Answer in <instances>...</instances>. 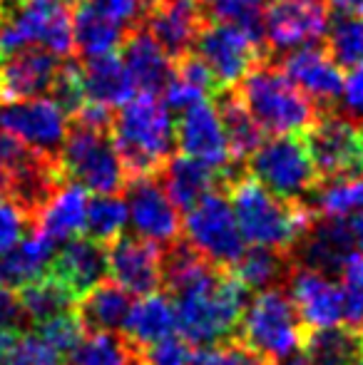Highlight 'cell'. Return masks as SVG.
Returning <instances> with one entry per match:
<instances>
[{"label": "cell", "mask_w": 363, "mask_h": 365, "mask_svg": "<svg viewBox=\"0 0 363 365\" xmlns=\"http://www.w3.org/2000/svg\"><path fill=\"white\" fill-rule=\"evenodd\" d=\"M229 204L247 244L286 256H291L296 244L316 221L314 209L276 197L252 174L229 179Z\"/></svg>", "instance_id": "obj_1"}, {"label": "cell", "mask_w": 363, "mask_h": 365, "mask_svg": "<svg viewBox=\"0 0 363 365\" xmlns=\"http://www.w3.org/2000/svg\"><path fill=\"white\" fill-rule=\"evenodd\" d=\"M110 137L130 179L157 174L177 147L170 107L155 95H137L125 102L112 115Z\"/></svg>", "instance_id": "obj_2"}, {"label": "cell", "mask_w": 363, "mask_h": 365, "mask_svg": "<svg viewBox=\"0 0 363 365\" xmlns=\"http://www.w3.org/2000/svg\"><path fill=\"white\" fill-rule=\"evenodd\" d=\"M237 95L259 127L276 137L306 135L321 115L316 102L281 73L279 65L269 63V58L249 70L237 85Z\"/></svg>", "instance_id": "obj_3"}, {"label": "cell", "mask_w": 363, "mask_h": 365, "mask_svg": "<svg viewBox=\"0 0 363 365\" xmlns=\"http://www.w3.org/2000/svg\"><path fill=\"white\" fill-rule=\"evenodd\" d=\"M58 164L63 179L78 182L95 194H117L130 182L110 137V127H92L73 120L58 152Z\"/></svg>", "instance_id": "obj_4"}, {"label": "cell", "mask_w": 363, "mask_h": 365, "mask_svg": "<svg viewBox=\"0 0 363 365\" xmlns=\"http://www.w3.org/2000/svg\"><path fill=\"white\" fill-rule=\"evenodd\" d=\"M239 328L244 346L252 348L267 363L299 353L306 338V326L301 323L291 298L279 286L257 293V298L244 308Z\"/></svg>", "instance_id": "obj_5"}, {"label": "cell", "mask_w": 363, "mask_h": 365, "mask_svg": "<svg viewBox=\"0 0 363 365\" xmlns=\"http://www.w3.org/2000/svg\"><path fill=\"white\" fill-rule=\"evenodd\" d=\"M249 174L286 202H301L321 182L306 142L296 135H281L262 142L249 157Z\"/></svg>", "instance_id": "obj_6"}, {"label": "cell", "mask_w": 363, "mask_h": 365, "mask_svg": "<svg viewBox=\"0 0 363 365\" xmlns=\"http://www.w3.org/2000/svg\"><path fill=\"white\" fill-rule=\"evenodd\" d=\"M63 182L58 157L35 152L13 135L0 130V194L23 204L30 214L48 202Z\"/></svg>", "instance_id": "obj_7"}, {"label": "cell", "mask_w": 363, "mask_h": 365, "mask_svg": "<svg viewBox=\"0 0 363 365\" xmlns=\"http://www.w3.org/2000/svg\"><path fill=\"white\" fill-rule=\"evenodd\" d=\"M192 48L194 55H199L202 63L209 68L217 90L237 87L249 70L269 58L267 43L249 35L247 30L234 28V25L207 23V20L199 28Z\"/></svg>", "instance_id": "obj_8"}, {"label": "cell", "mask_w": 363, "mask_h": 365, "mask_svg": "<svg viewBox=\"0 0 363 365\" xmlns=\"http://www.w3.org/2000/svg\"><path fill=\"white\" fill-rule=\"evenodd\" d=\"M184 241L197 254L212 261L219 269H229L247 249L237 217L227 197L212 192L187 209V219L182 224Z\"/></svg>", "instance_id": "obj_9"}, {"label": "cell", "mask_w": 363, "mask_h": 365, "mask_svg": "<svg viewBox=\"0 0 363 365\" xmlns=\"http://www.w3.org/2000/svg\"><path fill=\"white\" fill-rule=\"evenodd\" d=\"M304 142L321 179L363 177V125L359 122L324 110Z\"/></svg>", "instance_id": "obj_10"}, {"label": "cell", "mask_w": 363, "mask_h": 365, "mask_svg": "<svg viewBox=\"0 0 363 365\" xmlns=\"http://www.w3.org/2000/svg\"><path fill=\"white\" fill-rule=\"evenodd\" d=\"M70 117L58 100L28 97V100L0 102V130L13 135L35 152L58 157L68 135Z\"/></svg>", "instance_id": "obj_11"}, {"label": "cell", "mask_w": 363, "mask_h": 365, "mask_svg": "<svg viewBox=\"0 0 363 365\" xmlns=\"http://www.w3.org/2000/svg\"><path fill=\"white\" fill-rule=\"evenodd\" d=\"M125 189H127V199H125L127 221L137 231V236H142L147 241H155L162 249H167V246L177 244L182 239L180 209L167 197L157 174L132 177L125 184Z\"/></svg>", "instance_id": "obj_12"}, {"label": "cell", "mask_w": 363, "mask_h": 365, "mask_svg": "<svg viewBox=\"0 0 363 365\" xmlns=\"http://www.w3.org/2000/svg\"><path fill=\"white\" fill-rule=\"evenodd\" d=\"M326 0H269L264 13V43L272 50L311 45L326 35Z\"/></svg>", "instance_id": "obj_13"}, {"label": "cell", "mask_w": 363, "mask_h": 365, "mask_svg": "<svg viewBox=\"0 0 363 365\" xmlns=\"http://www.w3.org/2000/svg\"><path fill=\"white\" fill-rule=\"evenodd\" d=\"M284 284L286 296L291 298L306 328L321 331V328H334L344 323L341 286L331 276L309 269V266L291 264Z\"/></svg>", "instance_id": "obj_14"}, {"label": "cell", "mask_w": 363, "mask_h": 365, "mask_svg": "<svg viewBox=\"0 0 363 365\" xmlns=\"http://www.w3.org/2000/svg\"><path fill=\"white\" fill-rule=\"evenodd\" d=\"M165 249L142 236H117L107 249V274L130 296H147L162 286Z\"/></svg>", "instance_id": "obj_15"}, {"label": "cell", "mask_w": 363, "mask_h": 365, "mask_svg": "<svg viewBox=\"0 0 363 365\" xmlns=\"http://www.w3.org/2000/svg\"><path fill=\"white\" fill-rule=\"evenodd\" d=\"M175 142L184 157L199 159L214 169H229V147L224 137L222 117L217 105L202 100L197 105L182 110L180 120L175 125Z\"/></svg>", "instance_id": "obj_16"}, {"label": "cell", "mask_w": 363, "mask_h": 365, "mask_svg": "<svg viewBox=\"0 0 363 365\" xmlns=\"http://www.w3.org/2000/svg\"><path fill=\"white\" fill-rule=\"evenodd\" d=\"M279 70L309 100H314L316 107H321V112L329 110L341 97L344 73H341V68L329 58V53L321 45L311 43V45L294 48L279 63Z\"/></svg>", "instance_id": "obj_17"}, {"label": "cell", "mask_w": 363, "mask_h": 365, "mask_svg": "<svg viewBox=\"0 0 363 365\" xmlns=\"http://www.w3.org/2000/svg\"><path fill=\"white\" fill-rule=\"evenodd\" d=\"M63 68L58 55L45 48H25L0 60V102L50 95Z\"/></svg>", "instance_id": "obj_18"}, {"label": "cell", "mask_w": 363, "mask_h": 365, "mask_svg": "<svg viewBox=\"0 0 363 365\" xmlns=\"http://www.w3.org/2000/svg\"><path fill=\"white\" fill-rule=\"evenodd\" d=\"M48 274L58 284L68 289L70 296L78 301L92 286L100 284L107 274V249L105 244L90 236H73L63 241L60 251H55Z\"/></svg>", "instance_id": "obj_19"}, {"label": "cell", "mask_w": 363, "mask_h": 365, "mask_svg": "<svg viewBox=\"0 0 363 365\" xmlns=\"http://www.w3.org/2000/svg\"><path fill=\"white\" fill-rule=\"evenodd\" d=\"M120 50V60L125 63L127 73L135 82V90L140 95L160 97L175 75L177 60L145 28L130 30L122 40Z\"/></svg>", "instance_id": "obj_20"}, {"label": "cell", "mask_w": 363, "mask_h": 365, "mask_svg": "<svg viewBox=\"0 0 363 365\" xmlns=\"http://www.w3.org/2000/svg\"><path fill=\"white\" fill-rule=\"evenodd\" d=\"M202 25L204 15L197 0H157L145 20V30L175 60L192 53Z\"/></svg>", "instance_id": "obj_21"}, {"label": "cell", "mask_w": 363, "mask_h": 365, "mask_svg": "<svg viewBox=\"0 0 363 365\" xmlns=\"http://www.w3.org/2000/svg\"><path fill=\"white\" fill-rule=\"evenodd\" d=\"M88 202V189L80 187L78 182L63 179L48 197V202L38 209L33 219V229L48 236L55 246L63 244V241L73 239L85 229Z\"/></svg>", "instance_id": "obj_22"}, {"label": "cell", "mask_w": 363, "mask_h": 365, "mask_svg": "<svg viewBox=\"0 0 363 365\" xmlns=\"http://www.w3.org/2000/svg\"><path fill=\"white\" fill-rule=\"evenodd\" d=\"M80 85L88 105L115 110L135 97V82L120 55H102L80 65Z\"/></svg>", "instance_id": "obj_23"}, {"label": "cell", "mask_w": 363, "mask_h": 365, "mask_svg": "<svg viewBox=\"0 0 363 365\" xmlns=\"http://www.w3.org/2000/svg\"><path fill=\"white\" fill-rule=\"evenodd\" d=\"M162 172V187H165L167 197L172 199L177 209H189L204 199L207 194L217 192L219 184H224L229 177H224L222 169H214L209 164L199 162L192 157H170L165 162Z\"/></svg>", "instance_id": "obj_24"}, {"label": "cell", "mask_w": 363, "mask_h": 365, "mask_svg": "<svg viewBox=\"0 0 363 365\" xmlns=\"http://www.w3.org/2000/svg\"><path fill=\"white\" fill-rule=\"evenodd\" d=\"M55 249L58 246L48 236H43L38 229H30L18 244L0 251V284L15 291L43 279L50 269Z\"/></svg>", "instance_id": "obj_25"}, {"label": "cell", "mask_w": 363, "mask_h": 365, "mask_svg": "<svg viewBox=\"0 0 363 365\" xmlns=\"http://www.w3.org/2000/svg\"><path fill=\"white\" fill-rule=\"evenodd\" d=\"M122 331H125V338L130 341V346L135 351L137 348L145 351V348L175 336L177 311L172 298L162 296L157 291L140 296V301L130 306V313H127V321L122 326Z\"/></svg>", "instance_id": "obj_26"}, {"label": "cell", "mask_w": 363, "mask_h": 365, "mask_svg": "<svg viewBox=\"0 0 363 365\" xmlns=\"http://www.w3.org/2000/svg\"><path fill=\"white\" fill-rule=\"evenodd\" d=\"M212 97H214V105H217L219 117H222L229 157H232V162H244V159H249L257 152L267 132H264L262 127H259V122L249 115L242 97L237 95V87L217 90Z\"/></svg>", "instance_id": "obj_27"}, {"label": "cell", "mask_w": 363, "mask_h": 365, "mask_svg": "<svg viewBox=\"0 0 363 365\" xmlns=\"http://www.w3.org/2000/svg\"><path fill=\"white\" fill-rule=\"evenodd\" d=\"M127 33L130 30H125L120 23L110 20L107 15H102L100 10H95L85 0L73 13L75 53H80L85 60L102 58V55H115Z\"/></svg>", "instance_id": "obj_28"}, {"label": "cell", "mask_w": 363, "mask_h": 365, "mask_svg": "<svg viewBox=\"0 0 363 365\" xmlns=\"http://www.w3.org/2000/svg\"><path fill=\"white\" fill-rule=\"evenodd\" d=\"M78 316L85 331H117L125 326L130 313V293L115 281H100L78 298Z\"/></svg>", "instance_id": "obj_29"}, {"label": "cell", "mask_w": 363, "mask_h": 365, "mask_svg": "<svg viewBox=\"0 0 363 365\" xmlns=\"http://www.w3.org/2000/svg\"><path fill=\"white\" fill-rule=\"evenodd\" d=\"M301 348L309 365H351L363 353V336L361 331L341 323L306 333Z\"/></svg>", "instance_id": "obj_30"}, {"label": "cell", "mask_w": 363, "mask_h": 365, "mask_svg": "<svg viewBox=\"0 0 363 365\" xmlns=\"http://www.w3.org/2000/svg\"><path fill=\"white\" fill-rule=\"evenodd\" d=\"M214 90H217L214 77L207 65L202 63V58L194 53H187L175 63V75H172L170 85H167V90L162 95H165L167 107L187 110V107L214 95Z\"/></svg>", "instance_id": "obj_31"}, {"label": "cell", "mask_w": 363, "mask_h": 365, "mask_svg": "<svg viewBox=\"0 0 363 365\" xmlns=\"http://www.w3.org/2000/svg\"><path fill=\"white\" fill-rule=\"evenodd\" d=\"M291 264H294L291 256L254 246V249H244V254L229 266V271H232L234 279L247 291L249 289L264 291V289H272L279 281H284Z\"/></svg>", "instance_id": "obj_32"}, {"label": "cell", "mask_w": 363, "mask_h": 365, "mask_svg": "<svg viewBox=\"0 0 363 365\" xmlns=\"http://www.w3.org/2000/svg\"><path fill=\"white\" fill-rule=\"evenodd\" d=\"M207 23L234 25L264 43V13L269 0H197Z\"/></svg>", "instance_id": "obj_33"}, {"label": "cell", "mask_w": 363, "mask_h": 365, "mask_svg": "<svg viewBox=\"0 0 363 365\" xmlns=\"http://www.w3.org/2000/svg\"><path fill=\"white\" fill-rule=\"evenodd\" d=\"M18 301L20 308H23V316L38 326V323L48 321V318L58 316V313L70 311L75 298L70 296L63 284H58L53 276L45 274L43 279L23 286Z\"/></svg>", "instance_id": "obj_34"}, {"label": "cell", "mask_w": 363, "mask_h": 365, "mask_svg": "<svg viewBox=\"0 0 363 365\" xmlns=\"http://www.w3.org/2000/svg\"><path fill=\"white\" fill-rule=\"evenodd\" d=\"M137 351L127 338L107 331H92L68 353V365H127Z\"/></svg>", "instance_id": "obj_35"}, {"label": "cell", "mask_w": 363, "mask_h": 365, "mask_svg": "<svg viewBox=\"0 0 363 365\" xmlns=\"http://www.w3.org/2000/svg\"><path fill=\"white\" fill-rule=\"evenodd\" d=\"M326 53L341 70L363 65V18L361 15H339L326 28Z\"/></svg>", "instance_id": "obj_36"}, {"label": "cell", "mask_w": 363, "mask_h": 365, "mask_svg": "<svg viewBox=\"0 0 363 365\" xmlns=\"http://www.w3.org/2000/svg\"><path fill=\"white\" fill-rule=\"evenodd\" d=\"M127 224V204L117 194H97L88 202L85 214V231L90 239L100 244H110L117 236H122V229Z\"/></svg>", "instance_id": "obj_37"}, {"label": "cell", "mask_w": 363, "mask_h": 365, "mask_svg": "<svg viewBox=\"0 0 363 365\" xmlns=\"http://www.w3.org/2000/svg\"><path fill=\"white\" fill-rule=\"evenodd\" d=\"M341 298H344V323L356 331L363 328V251H354L341 264Z\"/></svg>", "instance_id": "obj_38"}, {"label": "cell", "mask_w": 363, "mask_h": 365, "mask_svg": "<svg viewBox=\"0 0 363 365\" xmlns=\"http://www.w3.org/2000/svg\"><path fill=\"white\" fill-rule=\"evenodd\" d=\"M38 336L63 358L85 338V326L80 321L78 311L70 308V311H63L58 316L48 318V321L38 323Z\"/></svg>", "instance_id": "obj_39"}, {"label": "cell", "mask_w": 363, "mask_h": 365, "mask_svg": "<svg viewBox=\"0 0 363 365\" xmlns=\"http://www.w3.org/2000/svg\"><path fill=\"white\" fill-rule=\"evenodd\" d=\"M192 365H269L242 341H222L194 353Z\"/></svg>", "instance_id": "obj_40"}, {"label": "cell", "mask_w": 363, "mask_h": 365, "mask_svg": "<svg viewBox=\"0 0 363 365\" xmlns=\"http://www.w3.org/2000/svg\"><path fill=\"white\" fill-rule=\"evenodd\" d=\"M5 365H63L60 356L38 336V333H20L15 336Z\"/></svg>", "instance_id": "obj_41"}, {"label": "cell", "mask_w": 363, "mask_h": 365, "mask_svg": "<svg viewBox=\"0 0 363 365\" xmlns=\"http://www.w3.org/2000/svg\"><path fill=\"white\" fill-rule=\"evenodd\" d=\"M85 3H90L102 15L120 23L125 30H135L145 25L147 15L157 0H85Z\"/></svg>", "instance_id": "obj_42"}, {"label": "cell", "mask_w": 363, "mask_h": 365, "mask_svg": "<svg viewBox=\"0 0 363 365\" xmlns=\"http://www.w3.org/2000/svg\"><path fill=\"white\" fill-rule=\"evenodd\" d=\"M33 229V214L15 199L0 194V251L18 244Z\"/></svg>", "instance_id": "obj_43"}, {"label": "cell", "mask_w": 363, "mask_h": 365, "mask_svg": "<svg viewBox=\"0 0 363 365\" xmlns=\"http://www.w3.org/2000/svg\"><path fill=\"white\" fill-rule=\"evenodd\" d=\"M140 358L147 365H192L194 351L189 341L170 336V338H165V341L155 343V346L145 348V351L140 353Z\"/></svg>", "instance_id": "obj_44"}, {"label": "cell", "mask_w": 363, "mask_h": 365, "mask_svg": "<svg viewBox=\"0 0 363 365\" xmlns=\"http://www.w3.org/2000/svg\"><path fill=\"white\" fill-rule=\"evenodd\" d=\"M339 100H341V110L346 112V117L363 125V65L351 70V75L344 80Z\"/></svg>", "instance_id": "obj_45"}, {"label": "cell", "mask_w": 363, "mask_h": 365, "mask_svg": "<svg viewBox=\"0 0 363 365\" xmlns=\"http://www.w3.org/2000/svg\"><path fill=\"white\" fill-rule=\"evenodd\" d=\"M23 308H20L18 296L13 289L0 284V328H18V323H23Z\"/></svg>", "instance_id": "obj_46"}, {"label": "cell", "mask_w": 363, "mask_h": 365, "mask_svg": "<svg viewBox=\"0 0 363 365\" xmlns=\"http://www.w3.org/2000/svg\"><path fill=\"white\" fill-rule=\"evenodd\" d=\"M346 224V229H349L351 234V241H354V246L359 251H363V194L359 199V204L354 207V212L349 214V217L341 219Z\"/></svg>", "instance_id": "obj_47"}, {"label": "cell", "mask_w": 363, "mask_h": 365, "mask_svg": "<svg viewBox=\"0 0 363 365\" xmlns=\"http://www.w3.org/2000/svg\"><path fill=\"white\" fill-rule=\"evenodd\" d=\"M326 5H331L339 15H361L363 18V0H326Z\"/></svg>", "instance_id": "obj_48"}, {"label": "cell", "mask_w": 363, "mask_h": 365, "mask_svg": "<svg viewBox=\"0 0 363 365\" xmlns=\"http://www.w3.org/2000/svg\"><path fill=\"white\" fill-rule=\"evenodd\" d=\"M15 336H18L15 328H0V365H5V358H8Z\"/></svg>", "instance_id": "obj_49"}, {"label": "cell", "mask_w": 363, "mask_h": 365, "mask_svg": "<svg viewBox=\"0 0 363 365\" xmlns=\"http://www.w3.org/2000/svg\"><path fill=\"white\" fill-rule=\"evenodd\" d=\"M272 365H309V361L304 358V353H294V356L289 358H281V361H276Z\"/></svg>", "instance_id": "obj_50"}, {"label": "cell", "mask_w": 363, "mask_h": 365, "mask_svg": "<svg viewBox=\"0 0 363 365\" xmlns=\"http://www.w3.org/2000/svg\"><path fill=\"white\" fill-rule=\"evenodd\" d=\"M127 365H147L145 361H142V358L140 356H135V358H132V361L130 363H127Z\"/></svg>", "instance_id": "obj_51"}, {"label": "cell", "mask_w": 363, "mask_h": 365, "mask_svg": "<svg viewBox=\"0 0 363 365\" xmlns=\"http://www.w3.org/2000/svg\"><path fill=\"white\" fill-rule=\"evenodd\" d=\"M60 3H65V5H80L83 0H60Z\"/></svg>", "instance_id": "obj_52"}, {"label": "cell", "mask_w": 363, "mask_h": 365, "mask_svg": "<svg viewBox=\"0 0 363 365\" xmlns=\"http://www.w3.org/2000/svg\"><path fill=\"white\" fill-rule=\"evenodd\" d=\"M351 365H363V353H361V356H359V358H356V361H354V363H351Z\"/></svg>", "instance_id": "obj_53"}, {"label": "cell", "mask_w": 363, "mask_h": 365, "mask_svg": "<svg viewBox=\"0 0 363 365\" xmlns=\"http://www.w3.org/2000/svg\"><path fill=\"white\" fill-rule=\"evenodd\" d=\"M361 336H363V328H361Z\"/></svg>", "instance_id": "obj_54"}]
</instances>
